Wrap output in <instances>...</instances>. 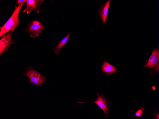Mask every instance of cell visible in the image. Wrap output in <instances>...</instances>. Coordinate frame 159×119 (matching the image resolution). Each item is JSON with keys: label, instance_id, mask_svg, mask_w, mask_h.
Segmentation results:
<instances>
[{"label": "cell", "instance_id": "obj_1", "mask_svg": "<svg viewBox=\"0 0 159 119\" xmlns=\"http://www.w3.org/2000/svg\"><path fill=\"white\" fill-rule=\"evenodd\" d=\"M23 5H18L17 6L16 2L14 10L10 17L5 24L1 27L0 32V36L10 31L13 32L19 24V15L20 10Z\"/></svg>", "mask_w": 159, "mask_h": 119}, {"label": "cell", "instance_id": "obj_2", "mask_svg": "<svg viewBox=\"0 0 159 119\" xmlns=\"http://www.w3.org/2000/svg\"><path fill=\"white\" fill-rule=\"evenodd\" d=\"M97 100L94 101L85 102H93L96 104L102 110L104 114L108 118V114L110 106V102L108 98L103 94H96Z\"/></svg>", "mask_w": 159, "mask_h": 119}, {"label": "cell", "instance_id": "obj_3", "mask_svg": "<svg viewBox=\"0 0 159 119\" xmlns=\"http://www.w3.org/2000/svg\"><path fill=\"white\" fill-rule=\"evenodd\" d=\"M44 28L42 24L38 21L34 20L28 26L26 31L31 37L34 38L42 33Z\"/></svg>", "mask_w": 159, "mask_h": 119}, {"label": "cell", "instance_id": "obj_4", "mask_svg": "<svg viewBox=\"0 0 159 119\" xmlns=\"http://www.w3.org/2000/svg\"><path fill=\"white\" fill-rule=\"evenodd\" d=\"M25 75L29 77L31 83L37 86L41 85L45 80L44 76L33 69H29L28 70Z\"/></svg>", "mask_w": 159, "mask_h": 119}, {"label": "cell", "instance_id": "obj_5", "mask_svg": "<svg viewBox=\"0 0 159 119\" xmlns=\"http://www.w3.org/2000/svg\"><path fill=\"white\" fill-rule=\"evenodd\" d=\"M13 32L10 31L8 33L3 35L0 40V54L5 51H8L10 45L15 41L12 39Z\"/></svg>", "mask_w": 159, "mask_h": 119}, {"label": "cell", "instance_id": "obj_6", "mask_svg": "<svg viewBox=\"0 0 159 119\" xmlns=\"http://www.w3.org/2000/svg\"><path fill=\"white\" fill-rule=\"evenodd\" d=\"M44 1L42 0H27L26 2V7L23 11L24 13L27 14L32 11L38 12L40 5Z\"/></svg>", "mask_w": 159, "mask_h": 119}, {"label": "cell", "instance_id": "obj_7", "mask_svg": "<svg viewBox=\"0 0 159 119\" xmlns=\"http://www.w3.org/2000/svg\"><path fill=\"white\" fill-rule=\"evenodd\" d=\"M159 61V51L158 49L154 50L152 54L150 56L148 63L144 67L145 68L148 67L153 68L158 65Z\"/></svg>", "mask_w": 159, "mask_h": 119}, {"label": "cell", "instance_id": "obj_8", "mask_svg": "<svg viewBox=\"0 0 159 119\" xmlns=\"http://www.w3.org/2000/svg\"><path fill=\"white\" fill-rule=\"evenodd\" d=\"M111 0H107L101 6V8L99 10L98 13L102 20L103 24H104L106 22L109 8Z\"/></svg>", "mask_w": 159, "mask_h": 119}, {"label": "cell", "instance_id": "obj_9", "mask_svg": "<svg viewBox=\"0 0 159 119\" xmlns=\"http://www.w3.org/2000/svg\"><path fill=\"white\" fill-rule=\"evenodd\" d=\"M101 69L103 73L107 74H110L119 71L114 66L105 61L101 66Z\"/></svg>", "mask_w": 159, "mask_h": 119}, {"label": "cell", "instance_id": "obj_10", "mask_svg": "<svg viewBox=\"0 0 159 119\" xmlns=\"http://www.w3.org/2000/svg\"><path fill=\"white\" fill-rule=\"evenodd\" d=\"M71 33L70 32L64 38L60 41L56 46L53 48V51L56 54H59V51L67 43Z\"/></svg>", "mask_w": 159, "mask_h": 119}, {"label": "cell", "instance_id": "obj_11", "mask_svg": "<svg viewBox=\"0 0 159 119\" xmlns=\"http://www.w3.org/2000/svg\"><path fill=\"white\" fill-rule=\"evenodd\" d=\"M144 112V109L141 106L139 109L133 115V117L136 116L140 118L143 116Z\"/></svg>", "mask_w": 159, "mask_h": 119}, {"label": "cell", "instance_id": "obj_12", "mask_svg": "<svg viewBox=\"0 0 159 119\" xmlns=\"http://www.w3.org/2000/svg\"><path fill=\"white\" fill-rule=\"evenodd\" d=\"M27 1L26 0H17V1L18 5L23 6L24 4Z\"/></svg>", "mask_w": 159, "mask_h": 119}, {"label": "cell", "instance_id": "obj_13", "mask_svg": "<svg viewBox=\"0 0 159 119\" xmlns=\"http://www.w3.org/2000/svg\"><path fill=\"white\" fill-rule=\"evenodd\" d=\"M155 111H154V112L155 113H154L153 114V117H154V119H159V115L156 112L155 109Z\"/></svg>", "mask_w": 159, "mask_h": 119}]
</instances>
